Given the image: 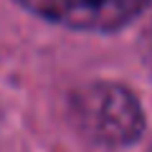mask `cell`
<instances>
[{
  "instance_id": "obj_2",
  "label": "cell",
  "mask_w": 152,
  "mask_h": 152,
  "mask_svg": "<svg viewBox=\"0 0 152 152\" xmlns=\"http://www.w3.org/2000/svg\"><path fill=\"white\" fill-rule=\"evenodd\" d=\"M33 13L86 31H112L124 26L150 0H20Z\"/></svg>"
},
{
  "instance_id": "obj_1",
  "label": "cell",
  "mask_w": 152,
  "mask_h": 152,
  "mask_svg": "<svg viewBox=\"0 0 152 152\" xmlns=\"http://www.w3.org/2000/svg\"><path fill=\"white\" fill-rule=\"evenodd\" d=\"M76 127L107 147H124L142 132V109L137 99L117 84H89L71 99Z\"/></svg>"
}]
</instances>
